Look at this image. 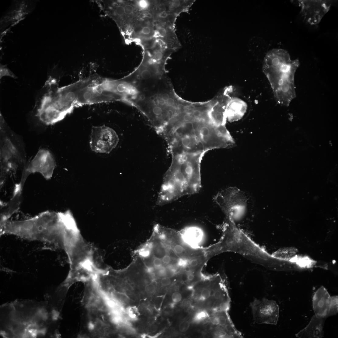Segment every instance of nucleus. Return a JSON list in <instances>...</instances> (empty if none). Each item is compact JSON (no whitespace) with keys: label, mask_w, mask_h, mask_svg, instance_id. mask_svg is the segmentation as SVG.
<instances>
[{"label":"nucleus","mask_w":338,"mask_h":338,"mask_svg":"<svg viewBox=\"0 0 338 338\" xmlns=\"http://www.w3.org/2000/svg\"><path fill=\"white\" fill-rule=\"evenodd\" d=\"M205 153L172 155V162L163 177L157 200L158 205L166 204L200 191L201 163Z\"/></svg>","instance_id":"obj_1"},{"label":"nucleus","mask_w":338,"mask_h":338,"mask_svg":"<svg viewBox=\"0 0 338 338\" xmlns=\"http://www.w3.org/2000/svg\"><path fill=\"white\" fill-rule=\"evenodd\" d=\"M299 65L298 60H291L289 53L283 51L271 54L263 62V72L280 105L288 106L296 97L294 79Z\"/></svg>","instance_id":"obj_2"},{"label":"nucleus","mask_w":338,"mask_h":338,"mask_svg":"<svg viewBox=\"0 0 338 338\" xmlns=\"http://www.w3.org/2000/svg\"><path fill=\"white\" fill-rule=\"evenodd\" d=\"M59 228L58 213L47 211L31 218L21 221H11L8 231L31 241H40L53 244Z\"/></svg>","instance_id":"obj_3"},{"label":"nucleus","mask_w":338,"mask_h":338,"mask_svg":"<svg viewBox=\"0 0 338 338\" xmlns=\"http://www.w3.org/2000/svg\"><path fill=\"white\" fill-rule=\"evenodd\" d=\"M77 97V90L74 84L61 88L51 87L43 97L38 110L39 119L48 125L60 121L76 107Z\"/></svg>","instance_id":"obj_4"},{"label":"nucleus","mask_w":338,"mask_h":338,"mask_svg":"<svg viewBox=\"0 0 338 338\" xmlns=\"http://www.w3.org/2000/svg\"><path fill=\"white\" fill-rule=\"evenodd\" d=\"M229 220L227 230L228 238L227 242L230 249L241 254L261 265L272 267V257L257 245Z\"/></svg>","instance_id":"obj_5"},{"label":"nucleus","mask_w":338,"mask_h":338,"mask_svg":"<svg viewBox=\"0 0 338 338\" xmlns=\"http://www.w3.org/2000/svg\"><path fill=\"white\" fill-rule=\"evenodd\" d=\"M214 200L228 219L236 225L246 217L248 208L246 196L236 188H229L221 191L214 196Z\"/></svg>","instance_id":"obj_6"},{"label":"nucleus","mask_w":338,"mask_h":338,"mask_svg":"<svg viewBox=\"0 0 338 338\" xmlns=\"http://www.w3.org/2000/svg\"><path fill=\"white\" fill-rule=\"evenodd\" d=\"M118 136L112 128L106 126L93 127L90 141L92 150L96 153L109 154L117 146Z\"/></svg>","instance_id":"obj_7"},{"label":"nucleus","mask_w":338,"mask_h":338,"mask_svg":"<svg viewBox=\"0 0 338 338\" xmlns=\"http://www.w3.org/2000/svg\"><path fill=\"white\" fill-rule=\"evenodd\" d=\"M55 166V160L50 151L41 149L25 168L22 178L26 179L30 174L37 172L49 179L52 177Z\"/></svg>","instance_id":"obj_8"},{"label":"nucleus","mask_w":338,"mask_h":338,"mask_svg":"<svg viewBox=\"0 0 338 338\" xmlns=\"http://www.w3.org/2000/svg\"><path fill=\"white\" fill-rule=\"evenodd\" d=\"M301 13L305 22L312 26H317L328 13L332 5L329 1H298Z\"/></svg>","instance_id":"obj_9"},{"label":"nucleus","mask_w":338,"mask_h":338,"mask_svg":"<svg viewBox=\"0 0 338 338\" xmlns=\"http://www.w3.org/2000/svg\"><path fill=\"white\" fill-rule=\"evenodd\" d=\"M255 322L259 324H276L279 318V308L276 302L263 298H256L250 304Z\"/></svg>","instance_id":"obj_10"},{"label":"nucleus","mask_w":338,"mask_h":338,"mask_svg":"<svg viewBox=\"0 0 338 338\" xmlns=\"http://www.w3.org/2000/svg\"><path fill=\"white\" fill-rule=\"evenodd\" d=\"M36 2L31 1H16L13 2L1 20V34L30 13L35 7Z\"/></svg>","instance_id":"obj_11"},{"label":"nucleus","mask_w":338,"mask_h":338,"mask_svg":"<svg viewBox=\"0 0 338 338\" xmlns=\"http://www.w3.org/2000/svg\"><path fill=\"white\" fill-rule=\"evenodd\" d=\"M1 150L2 175L4 176L10 172L15 171L23 164V160L14 143L9 137L2 139Z\"/></svg>","instance_id":"obj_12"},{"label":"nucleus","mask_w":338,"mask_h":338,"mask_svg":"<svg viewBox=\"0 0 338 338\" xmlns=\"http://www.w3.org/2000/svg\"><path fill=\"white\" fill-rule=\"evenodd\" d=\"M247 107V103L239 98H231L226 106L227 119L231 122L239 120L246 114Z\"/></svg>","instance_id":"obj_13"},{"label":"nucleus","mask_w":338,"mask_h":338,"mask_svg":"<svg viewBox=\"0 0 338 338\" xmlns=\"http://www.w3.org/2000/svg\"><path fill=\"white\" fill-rule=\"evenodd\" d=\"M1 71V73H0L1 74V75H0L1 78L5 76H9V77L15 79L16 78V76L14 74L4 65H1V71Z\"/></svg>","instance_id":"obj_14"},{"label":"nucleus","mask_w":338,"mask_h":338,"mask_svg":"<svg viewBox=\"0 0 338 338\" xmlns=\"http://www.w3.org/2000/svg\"><path fill=\"white\" fill-rule=\"evenodd\" d=\"M208 316L207 313L204 311H201L195 314L194 320L196 322H200L205 319Z\"/></svg>","instance_id":"obj_15"},{"label":"nucleus","mask_w":338,"mask_h":338,"mask_svg":"<svg viewBox=\"0 0 338 338\" xmlns=\"http://www.w3.org/2000/svg\"><path fill=\"white\" fill-rule=\"evenodd\" d=\"M190 326V324L189 321L187 320L183 321L179 325V330L181 332H186L189 329Z\"/></svg>","instance_id":"obj_16"},{"label":"nucleus","mask_w":338,"mask_h":338,"mask_svg":"<svg viewBox=\"0 0 338 338\" xmlns=\"http://www.w3.org/2000/svg\"><path fill=\"white\" fill-rule=\"evenodd\" d=\"M211 296V291L208 289H204L201 292L200 299L202 301H204L208 299Z\"/></svg>","instance_id":"obj_17"},{"label":"nucleus","mask_w":338,"mask_h":338,"mask_svg":"<svg viewBox=\"0 0 338 338\" xmlns=\"http://www.w3.org/2000/svg\"><path fill=\"white\" fill-rule=\"evenodd\" d=\"M172 299L174 302L178 303L182 299L181 294L178 292H174L172 294Z\"/></svg>","instance_id":"obj_18"},{"label":"nucleus","mask_w":338,"mask_h":338,"mask_svg":"<svg viewBox=\"0 0 338 338\" xmlns=\"http://www.w3.org/2000/svg\"><path fill=\"white\" fill-rule=\"evenodd\" d=\"M194 118L192 115L187 113L183 115L182 120L183 123H189L193 121Z\"/></svg>","instance_id":"obj_19"},{"label":"nucleus","mask_w":338,"mask_h":338,"mask_svg":"<svg viewBox=\"0 0 338 338\" xmlns=\"http://www.w3.org/2000/svg\"><path fill=\"white\" fill-rule=\"evenodd\" d=\"M146 291L148 293L152 294L155 291V286L152 284L147 285L145 288Z\"/></svg>","instance_id":"obj_20"},{"label":"nucleus","mask_w":338,"mask_h":338,"mask_svg":"<svg viewBox=\"0 0 338 338\" xmlns=\"http://www.w3.org/2000/svg\"><path fill=\"white\" fill-rule=\"evenodd\" d=\"M139 254L141 256L144 257H147L150 255V250L148 249L144 248L140 251Z\"/></svg>","instance_id":"obj_21"},{"label":"nucleus","mask_w":338,"mask_h":338,"mask_svg":"<svg viewBox=\"0 0 338 338\" xmlns=\"http://www.w3.org/2000/svg\"><path fill=\"white\" fill-rule=\"evenodd\" d=\"M171 282V279L169 277L163 278L162 279L161 281L162 284L163 286H165L169 285L170 284Z\"/></svg>","instance_id":"obj_22"},{"label":"nucleus","mask_w":338,"mask_h":338,"mask_svg":"<svg viewBox=\"0 0 338 338\" xmlns=\"http://www.w3.org/2000/svg\"><path fill=\"white\" fill-rule=\"evenodd\" d=\"M202 114V112L198 110H195L193 111L192 114L193 117L197 119L200 118Z\"/></svg>","instance_id":"obj_23"},{"label":"nucleus","mask_w":338,"mask_h":338,"mask_svg":"<svg viewBox=\"0 0 338 338\" xmlns=\"http://www.w3.org/2000/svg\"><path fill=\"white\" fill-rule=\"evenodd\" d=\"M162 261L160 259L158 258L155 259L154 260V264L157 268H160L162 266Z\"/></svg>","instance_id":"obj_24"},{"label":"nucleus","mask_w":338,"mask_h":338,"mask_svg":"<svg viewBox=\"0 0 338 338\" xmlns=\"http://www.w3.org/2000/svg\"><path fill=\"white\" fill-rule=\"evenodd\" d=\"M174 251L177 254H180L183 252V247L180 245H176L174 247Z\"/></svg>","instance_id":"obj_25"},{"label":"nucleus","mask_w":338,"mask_h":338,"mask_svg":"<svg viewBox=\"0 0 338 338\" xmlns=\"http://www.w3.org/2000/svg\"><path fill=\"white\" fill-rule=\"evenodd\" d=\"M162 261L163 263L167 264L170 262L171 258L169 256L166 255L163 257Z\"/></svg>","instance_id":"obj_26"},{"label":"nucleus","mask_w":338,"mask_h":338,"mask_svg":"<svg viewBox=\"0 0 338 338\" xmlns=\"http://www.w3.org/2000/svg\"><path fill=\"white\" fill-rule=\"evenodd\" d=\"M198 264V261L196 260H193L190 261V265L192 267H195Z\"/></svg>","instance_id":"obj_27"},{"label":"nucleus","mask_w":338,"mask_h":338,"mask_svg":"<svg viewBox=\"0 0 338 338\" xmlns=\"http://www.w3.org/2000/svg\"><path fill=\"white\" fill-rule=\"evenodd\" d=\"M158 329V327L156 325H153L151 326L150 329L152 332L156 331Z\"/></svg>","instance_id":"obj_28"},{"label":"nucleus","mask_w":338,"mask_h":338,"mask_svg":"<svg viewBox=\"0 0 338 338\" xmlns=\"http://www.w3.org/2000/svg\"><path fill=\"white\" fill-rule=\"evenodd\" d=\"M194 278V275L191 274H189L187 276V279L189 281H192Z\"/></svg>","instance_id":"obj_29"}]
</instances>
